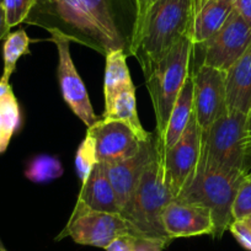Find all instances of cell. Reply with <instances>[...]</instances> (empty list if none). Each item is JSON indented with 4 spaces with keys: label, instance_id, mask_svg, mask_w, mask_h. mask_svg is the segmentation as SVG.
<instances>
[{
    "label": "cell",
    "instance_id": "f1b7e54d",
    "mask_svg": "<svg viewBox=\"0 0 251 251\" xmlns=\"http://www.w3.org/2000/svg\"><path fill=\"white\" fill-rule=\"evenodd\" d=\"M234 10L251 27V0H235Z\"/></svg>",
    "mask_w": 251,
    "mask_h": 251
},
{
    "label": "cell",
    "instance_id": "cb8c5ba5",
    "mask_svg": "<svg viewBox=\"0 0 251 251\" xmlns=\"http://www.w3.org/2000/svg\"><path fill=\"white\" fill-rule=\"evenodd\" d=\"M98 163L95 141L90 134L86 133V137L79 146L75 155V171L81 183L88 178V176L90 175Z\"/></svg>",
    "mask_w": 251,
    "mask_h": 251
},
{
    "label": "cell",
    "instance_id": "74e56055",
    "mask_svg": "<svg viewBox=\"0 0 251 251\" xmlns=\"http://www.w3.org/2000/svg\"><path fill=\"white\" fill-rule=\"evenodd\" d=\"M148 5H149V4H148Z\"/></svg>",
    "mask_w": 251,
    "mask_h": 251
},
{
    "label": "cell",
    "instance_id": "2e32d148",
    "mask_svg": "<svg viewBox=\"0 0 251 251\" xmlns=\"http://www.w3.org/2000/svg\"><path fill=\"white\" fill-rule=\"evenodd\" d=\"M226 107L249 115L251 108V45L226 72Z\"/></svg>",
    "mask_w": 251,
    "mask_h": 251
},
{
    "label": "cell",
    "instance_id": "83f0119b",
    "mask_svg": "<svg viewBox=\"0 0 251 251\" xmlns=\"http://www.w3.org/2000/svg\"><path fill=\"white\" fill-rule=\"evenodd\" d=\"M228 230L233 234L239 244L246 250L251 251V228L246 224L244 219L241 221H233Z\"/></svg>",
    "mask_w": 251,
    "mask_h": 251
},
{
    "label": "cell",
    "instance_id": "7a4b0ae2",
    "mask_svg": "<svg viewBox=\"0 0 251 251\" xmlns=\"http://www.w3.org/2000/svg\"><path fill=\"white\" fill-rule=\"evenodd\" d=\"M195 0H151L137 16L131 55L146 71L178 41L191 37Z\"/></svg>",
    "mask_w": 251,
    "mask_h": 251
},
{
    "label": "cell",
    "instance_id": "836d02e7",
    "mask_svg": "<svg viewBox=\"0 0 251 251\" xmlns=\"http://www.w3.org/2000/svg\"><path fill=\"white\" fill-rule=\"evenodd\" d=\"M248 136H249V160L251 159V108L248 115Z\"/></svg>",
    "mask_w": 251,
    "mask_h": 251
},
{
    "label": "cell",
    "instance_id": "5bb4252c",
    "mask_svg": "<svg viewBox=\"0 0 251 251\" xmlns=\"http://www.w3.org/2000/svg\"><path fill=\"white\" fill-rule=\"evenodd\" d=\"M156 148H158V137L156 134H153L149 141L142 144L141 151L136 155L125 160L103 164L121 209L128 202L129 197L136 190L139 178L146 166L153 158Z\"/></svg>",
    "mask_w": 251,
    "mask_h": 251
},
{
    "label": "cell",
    "instance_id": "4316f807",
    "mask_svg": "<svg viewBox=\"0 0 251 251\" xmlns=\"http://www.w3.org/2000/svg\"><path fill=\"white\" fill-rule=\"evenodd\" d=\"M171 240L153 236H131L132 251H163Z\"/></svg>",
    "mask_w": 251,
    "mask_h": 251
},
{
    "label": "cell",
    "instance_id": "7c38bea8",
    "mask_svg": "<svg viewBox=\"0 0 251 251\" xmlns=\"http://www.w3.org/2000/svg\"><path fill=\"white\" fill-rule=\"evenodd\" d=\"M86 133L95 141L98 160L102 164L131 158L141 151L144 143L127 123L118 120H98Z\"/></svg>",
    "mask_w": 251,
    "mask_h": 251
},
{
    "label": "cell",
    "instance_id": "ac0fdd59",
    "mask_svg": "<svg viewBox=\"0 0 251 251\" xmlns=\"http://www.w3.org/2000/svg\"><path fill=\"white\" fill-rule=\"evenodd\" d=\"M192 115H194V84L190 75L183 84L175 101V105L171 110L163 138H158L163 148L171 147L178 141V138L185 132Z\"/></svg>",
    "mask_w": 251,
    "mask_h": 251
},
{
    "label": "cell",
    "instance_id": "44dd1931",
    "mask_svg": "<svg viewBox=\"0 0 251 251\" xmlns=\"http://www.w3.org/2000/svg\"><path fill=\"white\" fill-rule=\"evenodd\" d=\"M21 123L20 106L13 91L0 99V154L8 149Z\"/></svg>",
    "mask_w": 251,
    "mask_h": 251
},
{
    "label": "cell",
    "instance_id": "7402d4cb",
    "mask_svg": "<svg viewBox=\"0 0 251 251\" xmlns=\"http://www.w3.org/2000/svg\"><path fill=\"white\" fill-rule=\"evenodd\" d=\"M30 37L25 30H18L15 32L9 33L5 37L3 47V58H4V68L3 80L9 81L10 76L16 69V63L23 55L30 53Z\"/></svg>",
    "mask_w": 251,
    "mask_h": 251
},
{
    "label": "cell",
    "instance_id": "3957f363",
    "mask_svg": "<svg viewBox=\"0 0 251 251\" xmlns=\"http://www.w3.org/2000/svg\"><path fill=\"white\" fill-rule=\"evenodd\" d=\"M174 200L164 177L163 147L158 148L144 169L136 190L120 214L131 226L132 236L169 239L164 230L163 212Z\"/></svg>",
    "mask_w": 251,
    "mask_h": 251
},
{
    "label": "cell",
    "instance_id": "e575fe53",
    "mask_svg": "<svg viewBox=\"0 0 251 251\" xmlns=\"http://www.w3.org/2000/svg\"><path fill=\"white\" fill-rule=\"evenodd\" d=\"M209 1H213V0H195V11H196L200 6H202L206 3H209Z\"/></svg>",
    "mask_w": 251,
    "mask_h": 251
},
{
    "label": "cell",
    "instance_id": "d590c367",
    "mask_svg": "<svg viewBox=\"0 0 251 251\" xmlns=\"http://www.w3.org/2000/svg\"><path fill=\"white\" fill-rule=\"evenodd\" d=\"M0 251H9L8 249L5 248V245L3 244V241H1V239H0Z\"/></svg>",
    "mask_w": 251,
    "mask_h": 251
},
{
    "label": "cell",
    "instance_id": "4fadbf2b",
    "mask_svg": "<svg viewBox=\"0 0 251 251\" xmlns=\"http://www.w3.org/2000/svg\"><path fill=\"white\" fill-rule=\"evenodd\" d=\"M163 226L171 240L213 234V221L208 208L178 200H173L165 207Z\"/></svg>",
    "mask_w": 251,
    "mask_h": 251
},
{
    "label": "cell",
    "instance_id": "6da1fadb",
    "mask_svg": "<svg viewBox=\"0 0 251 251\" xmlns=\"http://www.w3.org/2000/svg\"><path fill=\"white\" fill-rule=\"evenodd\" d=\"M26 24L55 30L100 54L131 55L136 23L126 20L116 0H36Z\"/></svg>",
    "mask_w": 251,
    "mask_h": 251
},
{
    "label": "cell",
    "instance_id": "277c9868",
    "mask_svg": "<svg viewBox=\"0 0 251 251\" xmlns=\"http://www.w3.org/2000/svg\"><path fill=\"white\" fill-rule=\"evenodd\" d=\"M245 175L239 171L199 163L194 175L186 182L175 200L208 208L213 221L212 236L221 239L234 221V200Z\"/></svg>",
    "mask_w": 251,
    "mask_h": 251
},
{
    "label": "cell",
    "instance_id": "5b68a950",
    "mask_svg": "<svg viewBox=\"0 0 251 251\" xmlns=\"http://www.w3.org/2000/svg\"><path fill=\"white\" fill-rule=\"evenodd\" d=\"M194 43L186 36L163 58L143 72L156 121V137L163 138L169 116L187 78L191 75Z\"/></svg>",
    "mask_w": 251,
    "mask_h": 251
},
{
    "label": "cell",
    "instance_id": "30bf717a",
    "mask_svg": "<svg viewBox=\"0 0 251 251\" xmlns=\"http://www.w3.org/2000/svg\"><path fill=\"white\" fill-rule=\"evenodd\" d=\"M50 38L57 47L58 52V80H59L60 91L63 100L71 107L74 115L81 120L85 126L91 127L98 121L93 105L89 99L88 90L84 85L74 62L72 59L71 40L60 33L59 31L48 30Z\"/></svg>",
    "mask_w": 251,
    "mask_h": 251
},
{
    "label": "cell",
    "instance_id": "484cf974",
    "mask_svg": "<svg viewBox=\"0 0 251 251\" xmlns=\"http://www.w3.org/2000/svg\"><path fill=\"white\" fill-rule=\"evenodd\" d=\"M35 4L36 0H4V11L9 28L25 23Z\"/></svg>",
    "mask_w": 251,
    "mask_h": 251
},
{
    "label": "cell",
    "instance_id": "1f68e13d",
    "mask_svg": "<svg viewBox=\"0 0 251 251\" xmlns=\"http://www.w3.org/2000/svg\"><path fill=\"white\" fill-rule=\"evenodd\" d=\"M10 91H13V89H11L10 86V83H9V81L3 80V79H0V99H3L4 96L8 95Z\"/></svg>",
    "mask_w": 251,
    "mask_h": 251
},
{
    "label": "cell",
    "instance_id": "d6a6232c",
    "mask_svg": "<svg viewBox=\"0 0 251 251\" xmlns=\"http://www.w3.org/2000/svg\"><path fill=\"white\" fill-rule=\"evenodd\" d=\"M151 0H136V5H137V16L144 10V9L148 6V4L151 3Z\"/></svg>",
    "mask_w": 251,
    "mask_h": 251
},
{
    "label": "cell",
    "instance_id": "d6986e66",
    "mask_svg": "<svg viewBox=\"0 0 251 251\" xmlns=\"http://www.w3.org/2000/svg\"><path fill=\"white\" fill-rule=\"evenodd\" d=\"M106 57L105 78H103V98L105 111L111 107L115 99L123 90L134 88L131 73L127 66V53L122 50H112Z\"/></svg>",
    "mask_w": 251,
    "mask_h": 251
},
{
    "label": "cell",
    "instance_id": "f546056e",
    "mask_svg": "<svg viewBox=\"0 0 251 251\" xmlns=\"http://www.w3.org/2000/svg\"><path fill=\"white\" fill-rule=\"evenodd\" d=\"M106 251H132L131 249V236L126 235L117 238L113 240L107 248L105 249Z\"/></svg>",
    "mask_w": 251,
    "mask_h": 251
},
{
    "label": "cell",
    "instance_id": "ffe728a7",
    "mask_svg": "<svg viewBox=\"0 0 251 251\" xmlns=\"http://www.w3.org/2000/svg\"><path fill=\"white\" fill-rule=\"evenodd\" d=\"M106 120H118L127 123L136 133V136L142 142H147L151 138L153 134L147 132L143 128L141 121H139L138 111H137V99H136V88L123 90L115 101L111 107L103 112V117Z\"/></svg>",
    "mask_w": 251,
    "mask_h": 251
},
{
    "label": "cell",
    "instance_id": "9c48e42d",
    "mask_svg": "<svg viewBox=\"0 0 251 251\" xmlns=\"http://www.w3.org/2000/svg\"><path fill=\"white\" fill-rule=\"evenodd\" d=\"M201 134L196 118L192 115L185 132L175 144L163 148L164 177L174 200L194 175L201 155Z\"/></svg>",
    "mask_w": 251,
    "mask_h": 251
},
{
    "label": "cell",
    "instance_id": "9a60e30c",
    "mask_svg": "<svg viewBox=\"0 0 251 251\" xmlns=\"http://www.w3.org/2000/svg\"><path fill=\"white\" fill-rule=\"evenodd\" d=\"M120 204L108 180L105 165L98 163L81 186L73 213L107 212L120 214Z\"/></svg>",
    "mask_w": 251,
    "mask_h": 251
},
{
    "label": "cell",
    "instance_id": "e0dca14e",
    "mask_svg": "<svg viewBox=\"0 0 251 251\" xmlns=\"http://www.w3.org/2000/svg\"><path fill=\"white\" fill-rule=\"evenodd\" d=\"M235 0H213L195 11L191 41L194 46L201 45L213 37L234 11Z\"/></svg>",
    "mask_w": 251,
    "mask_h": 251
},
{
    "label": "cell",
    "instance_id": "603a6c76",
    "mask_svg": "<svg viewBox=\"0 0 251 251\" xmlns=\"http://www.w3.org/2000/svg\"><path fill=\"white\" fill-rule=\"evenodd\" d=\"M63 175L62 163L54 156L40 155L30 161L25 176L36 183L50 182Z\"/></svg>",
    "mask_w": 251,
    "mask_h": 251
},
{
    "label": "cell",
    "instance_id": "d4e9b609",
    "mask_svg": "<svg viewBox=\"0 0 251 251\" xmlns=\"http://www.w3.org/2000/svg\"><path fill=\"white\" fill-rule=\"evenodd\" d=\"M251 216V170L241 181L233 204V219L241 221Z\"/></svg>",
    "mask_w": 251,
    "mask_h": 251
},
{
    "label": "cell",
    "instance_id": "ba28073f",
    "mask_svg": "<svg viewBox=\"0 0 251 251\" xmlns=\"http://www.w3.org/2000/svg\"><path fill=\"white\" fill-rule=\"evenodd\" d=\"M126 235L132 236V230L121 214L107 212H83L72 213L68 223L55 240L71 236L80 245L106 249L113 240Z\"/></svg>",
    "mask_w": 251,
    "mask_h": 251
},
{
    "label": "cell",
    "instance_id": "8fae6325",
    "mask_svg": "<svg viewBox=\"0 0 251 251\" xmlns=\"http://www.w3.org/2000/svg\"><path fill=\"white\" fill-rule=\"evenodd\" d=\"M194 84V116L201 131L228 112L226 72L199 66L191 71Z\"/></svg>",
    "mask_w": 251,
    "mask_h": 251
},
{
    "label": "cell",
    "instance_id": "4dcf8cb0",
    "mask_svg": "<svg viewBox=\"0 0 251 251\" xmlns=\"http://www.w3.org/2000/svg\"><path fill=\"white\" fill-rule=\"evenodd\" d=\"M10 33L8 24L5 19V11H4V0H0V41L5 38Z\"/></svg>",
    "mask_w": 251,
    "mask_h": 251
},
{
    "label": "cell",
    "instance_id": "8d00e7d4",
    "mask_svg": "<svg viewBox=\"0 0 251 251\" xmlns=\"http://www.w3.org/2000/svg\"><path fill=\"white\" fill-rule=\"evenodd\" d=\"M244 221H245L246 224H248V226L251 228V216L248 217V218H245V219H244Z\"/></svg>",
    "mask_w": 251,
    "mask_h": 251
},
{
    "label": "cell",
    "instance_id": "52a82bcc",
    "mask_svg": "<svg viewBox=\"0 0 251 251\" xmlns=\"http://www.w3.org/2000/svg\"><path fill=\"white\" fill-rule=\"evenodd\" d=\"M251 45V27L235 10L221 30L201 45L194 46L192 62L226 72Z\"/></svg>",
    "mask_w": 251,
    "mask_h": 251
},
{
    "label": "cell",
    "instance_id": "8992f818",
    "mask_svg": "<svg viewBox=\"0 0 251 251\" xmlns=\"http://www.w3.org/2000/svg\"><path fill=\"white\" fill-rule=\"evenodd\" d=\"M199 163L248 174L250 170L248 115L228 111L202 131Z\"/></svg>",
    "mask_w": 251,
    "mask_h": 251
}]
</instances>
